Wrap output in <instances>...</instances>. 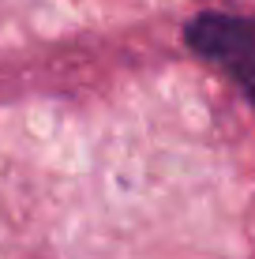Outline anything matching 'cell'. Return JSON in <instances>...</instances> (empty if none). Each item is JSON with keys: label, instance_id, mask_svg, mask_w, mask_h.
I'll list each match as a JSON object with an SVG mask.
<instances>
[{"label": "cell", "instance_id": "cell-1", "mask_svg": "<svg viewBox=\"0 0 255 259\" xmlns=\"http://www.w3.org/2000/svg\"><path fill=\"white\" fill-rule=\"evenodd\" d=\"M188 46L225 75H233L255 102V15H195L188 23Z\"/></svg>", "mask_w": 255, "mask_h": 259}]
</instances>
